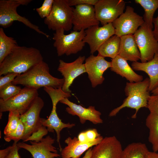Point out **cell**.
I'll list each match as a JSON object with an SVG mask.
<instances>
[{
	"label": "cell",
	"mask_w": 158,
	"mask_h": 158,
	"mask_svg": "<svg viewBox=\"0 0 158 158\" xmlns=\"http://www.w3.org/2000/svg\"><path fill=\"white\" fill-rule=\"evenodd\" d=\"M43 59L37 49L18 45L0 64V76L11 73H24Z\"/></svg>",
	"instance_id": "1"
},
{
	"label": "cell",
	"mask_w": 158,
	"mask_h": 158,
	"mask_svg": "<svg viewBox=\"0 0 158 158\" xmlns=\"http://www.w3.org/2000/svg\"><path fill=\"white\" fill-rule=\"evenodd\" d=\"M64 83L63 78H57L50 74L48 65L44 61L19 75L12 82L14 85H21L37 90L45 87L61 88Z\"/></svg>",
	"instance_id": "2"
},
{
	"label": "cell",
	"mask_w": 158,
	"mask_h": 158,
	"mask_svg": "<svg viewBox=\"0 0 158 158\" xmlns=\"http://www.w3.org/2000/svg\"><path fill=\"white\" fill-rule=\"evenodd\" d=\"M149 85L150 80L148 78L140 82H127L124 89L127 97L120 106L111 111L109 116H115L121 109L128 107L135 110V113L132 118H135L140 109L147 107L148 100L150 96Z\"/></svg>",
	"instance_id": "3"
},
{
	"label": "cell",
	"mask_w": 158,
	"mask_h": 158,
	"mask_svg": "<svg viewBox=\"0 0 158 158\" xmlns=\"http://www.w3.org/2000/svg\"><path fill=\"white\" fill-rule=\"evenodd\" d=\"M31 1V0H0V25L3 28H7L11 26L14 21H17L49 38V36L41 30L38 26L32 23L25 17L19 15L17 12V8L18 6L20 5H27Z\"/></svg>",
	"instance_id": "4"
},
{
	"label": "cell",
	"mask_w": 158,
	"mask_h": 158,
	"mask_svg": "<svg viewBox=\"0 0 158 158\" xmlns=\"http://www.w3.org/2000/svg\"><path fill=\"white\" fill-rule=\"evenodd\" d=\"M64 31L60 29L53 34V45L56 48L58 56L76 54L81 51L85 45L83 41L85 35V30L72 31L68 35L64 34Z\"/></svg>",
	"instance_id": "5"
},
{
	"label": "cell",
	"mask_w": 158,
	"mask_h": 158,
	"mask_svg": "<svg viewBox=\"0 0 158 158\" xmlns=\"http://www.w3.org/2000/svg\"><path fill=\"white\" fill-rule=\"evenodd\" d=\"M73 9L68 5L67 0H54L51 13L44 19V23L50 30L69 31L73 25Z\"/></svg>",
	"instance_id": "6"
},
{
	"label": "cell",
	"mask_w": 158,
	"mask_h": 158,
	"mask_svg": "<svg viewBox=\"0 0 158 158\" xmlns=\"http://www.w3.org/2000/svg\"><path fill=\"white\" fill-rule=\"evenodd\" d=\"M38 95V90L25 87L18 94L8 99H0V118L2 113L6 111H16L23 114Z\"/></svg>",
	"instance_id": "7"
},
{
	"label": "cell",
	"mask_w": 158,
	"mask_h": 158,
	"mask_svg": "<svg viewBox=\"0 0 158 158\" xmlns=\"http://www.w3.org/2000/svg\"><path fill=\"white\" fill-rule=\"evenodd\" d=\"M134 35L140 54L141 62L152 59L158 52V42L154 37L152 29L144 22Z\"/></svg>",
	"instance_id": "8"
},
{
	"label": "cell",
	"mask_w": 158,
	"mask_h": 158,
	"mask_svg": "<svg viewBox=\"0 0 158 158\" xmlns=\"http://www.w3.org/2000/svg\"><path fill=\"white\" fill-rule=\"evenodd\" d=\"M144 22L143 17L135 12L133 8L128 6L125 12L112 23L115 29V35L120 37L134 34Z\"/></svg>",
	"instance_id": "9"
},
{
	"label": "cell",
	"mask_w": 158,
	"mask_h": 158,
	"mask_svg": "<svg viewBox=\"0 0 158 158\" xmlns=\"http://www.w3.org/2000/svg\"><path fill=\"white\" fill-rule=\"evenodd\" d=\"M125 6L123 0H98L94 6L96 18L103 26L112 23L123 13Z\"/></svg>",
	"instance_id": "10"
},
{
	"label": "cell",
	"mask_w": 158,
	"mask_h": 158,
	"mask_svg": "<svg viewBox=\"0 0 158 158\" xmlns=\"http://www.w3.org/2000/svg\"><path fill=\"white\" fill-rule=\"evenodd\" d=\"M44 104L43 99L38 96L26 111L21 115L20 120L25 127V133L21 139L23 142L42 126L40 115Z\"/></svg>",
	"instance_id": "11"
},
{
	"label": "cell",
	"mask_w": 158,
	"mask_h": 158,
	"mask_svg": "<svg viewBox=\"0 0 158 158\" xmlns=\"http://www.w3.org/2000/svg\"><path fill=\"white\" fill-rule=\"evenodd\" d=\"M85 56H79L74 61L67 63L61 59L59 60L57 70L63 76L64 83L61 89L64 92L71 93L69 88L75 79L80 75L86 72L83 62Z\"/></svg>",
	"instance_id": "12"
},
{
	"label": "cell",
	"mask_w": 158,
	"mask_h": 158,
	"mask_svg": "<svg viewBox=\"0 0 158 158\" xmlns=\"http://www.w3.org/2000/svg\"><path fill=\"white\" fill-rule=\"evenodd\" d=\"M85 32L83 41L89 45L92 54L97 51L104 42L115 33L112 23L100 27L99 25L92 26L85 30Z\"/></svg>",
	"instance_id": "13"
},
{
	"label": "cell",
	"mask_w": 158,
	"mask_h": 158,
	"mask_svg": "<svg viewBox=\"0 0 158 158\" xmlns=\"http://www.w3.org/2000/svg\"><path fill=\"white\" fill-rule=\"evenodd\" d=\"M54 142V139L49 135L39 142L30 141V145L23 142H19L17 145L20 149L28 151L33 158H55L58 157L60 155L53 145Z\"/></svg>",
	"instance_id": "14"
},
{
	"label": "cell",
	"mask_w": 158,
	"mask_h": 158,
	"mask_svg": "<svg viewBox=\"0 0 158 158\" xmlns=\"http://www.w3.org/2000/svg\"><path fill=\"white\" fill-rule=\"evenodd\" d=\"M49 96L51 99L52 108L51 113L47 118H41L42 126L47 128L48 132H54L55 131L57 135V141L59 143L61 151L62 150L60 144L61 131L65 128H71L75 125L74 123H64L58 117L56 111V106L59 102L63 98L62 95L56 92H51Z\"/></svg>",
	"instance_id": "15"
},
{
	"label": "cell",
	"mask_w": 158,
	"mask_h": 158,
	"mask_svg": "<svg viewBox=\"0 0 158 158\" xmlns=\"http://www.w3.org/2000/svg\"><path fill=\"white\" fill-rule=\"evenodd\" d=\"M84 64L86 72L93 88L103 83L105 79L104 73L111 66V62L106 61L104 57L93 54L85 59Z\"/></svg>",
	"instance_id": "16"
},
{
	"label": "cell",
	"mask_w": 158,
	"mask_h": 158,
	"mask_svg": "<svg viewBox=\"0 0 158 158\" xmlns=\"http://www.w3.org/2000/svg\"><path fill=\"white\" fill-rule=\"evenodd\" d=\"M99 23L96 18L93 6L83 4L75 6L72 20L73 31L86 30L92 26L99 25Z\"/></svg>",
	"instance_id": "17"
},
{
	"label": "cell",
	"mask_w": 158,
	"mask_h": 158,
	"mask_svg": "<svg viewBox=\"0 0 158 158\" xmlns=\"http://www.w3.org/2000/svg\"><path fill=\"white\" fill-rule=\"evenodd\" d=\"M123 150L115 136L106 137L92 149L90 158H120Z\"/></svg>",
	"instance_id": "18"
},
{
	"label": "cell",
	"mask_w": 158,
	"mask_h": 158,
	"mask_svg": "<svg viewBox=\"0 0 158 158\" xmlns=\"http://www.w3.org/2000/svg\"><path fill=\"white\" fill-rule=\"evenodd\" d=\"M59 102L67 105L68 107L66 109L67 112L72 115L78 116L82 124L87 120L95 124L102 123L103 122L101 118V112L97 110L94 106H90L85 108L70 101L68 98H64Z\"/></svg>",
	"instance_id": "19"
},
{
	"label": "cell",
	"mask_w": 158,
	"mask_h": 158,
	"mask_svg": "<svg viewBox=\"0 0 158 158\" xmlns=\"http://www.w3.org/2000/svg\"><path fill=\"white\" fill-rule=\"evenodd\" d=\"M102 136L97 138L95 140L85 143L80 142L78 138H67L64 141L67 145L61 151L62 158H80L86 151L90 147L100 142L103 139Z\"/></svg>",
	"instance_id": "20"
},
{
	"label": "cell",
	"mask_w": 158,
	"mask_h": 158,
	"mask_svg": "<svg viewBox=\"0 0 158 158\" xmlns=\"http://www.w3.org/2000/svg\"><path fill=\"white\" fill-rule=\"evenodd\" d=\"M131 67L133 70L144 71L148 75L150 92L158 87V52L150 61L145 62H133Z\"/></svg>",
	"instance_id": "21"
},
{
	"label": "cell",
	"mask_w": 158,
	"mask_h": 158,
	"mask_svg": "<svg viewBox=\"0 0 158 158\" xmlns=\"http://www.w3.org/2000/svg\"><path fill=\"white\" fill-rule=\"evenodd\" d=\"M121 42L118 55L127 61L133 62L140 60L141 55L134 34L120 37Z\"/></svg>",
	"instance_id": "22"
},
{
	"label": "cell",
	"mask_w": 158,
	"mask_h": 158,
	"mask_svg": "<svg viewBox=\"0 0 158 158\" xmlns=\"http://www.w3.org/2000/svg\"><path fill=\"white\" fill-rule=\"evenodd\" d=\"M111 62V70L125 78L129 82H137L143 80V76L135 72L127 61L119 55L112 59Z\"/></svg>",
	"instance_id": "23"
},
{
	"label": "cell",
	"mask_w": 158,
	"mask_h": 158,
	"mask_svg": "<svg viewBox=\"0 0 158 158\" xmlns=\"http://www.w3.org/2000/svg\"><path fill=\"white\" fill-rule=\"evenodd\" d=\"M120 42V37L116 35L112 36L99 47L97 50L98 55L104 58H114L118 54Z\"/></svg>",
	"instance_id": "24"
},
{
	"label": "cell",
	"mask_w": 158,
	"mask_h": 158,
	"mask_svg": "<svg viewBox=\"0 0 158 158\" xmlns=\"http://www.w3.org/2000/svg\"><path fill=\"white\" fill-rule=\"evenodd\" d=\"M149 130L148 140L151 144L153 151L158 152V114L150 112L145 122Z\"/></svg>",
	"instance_id": "25"
},
{
	"label": "cell",
	"mask_w": 158,
	"mask_h": 158,
	"mask_svg": "<svg viewBox=\"0 0 158 158\" xmlns=\"http://www.w3.org/2000/svg\"><path fill=\"white\" fill-rule=\"evenodd\" d=\"M148 151L145 144L133 142L123 150L120 158H145Z\"/></svg>",
	"instance_id": "26"
},
{
	"label": "cell",
	"mask_w": 158,
	"mask_h": 158,
	"mask_svg": "<svg viewBox=\"0 0 158 158\" xmlns=\"http://www.w3.org/2000/svg\"><path fill=\"white\" fill-rule=\"evenodd\" d=\"M13 37L7 36L2 28H0V64L5 58L18 46Z\"/></svg>",
	"instance_id": "27"
},
{
	"label": "cell",
	"mask_w": 158,
	"mask_h": 158,
	"mask_svg": "<svg viewBox=\"0 0 158 158\" xmlns=\"http://www.w3.org/2000/svg\"><path fill=\"white\" fill-rule=\"evenodd\" d=\"M135 2L139 4L143 8L144 23L152 29L153 28V16L158 8V0H135Z\"/></svg>",
	"instance_id": "28"
},
{
	"label": "cell",
	"mask_w": 158,
	"mask_h": 158,
	"mask_svg": "<svg viewBox=\"0 0 158 158\" xmlns=\"http://www.w3.org/2000/svg\"><path fill=\"white\" fill-rule=\"evenodd\" d=\"M9 112L8 122L4 131L5 135L12 133L16 130L21 115L17 111H11Z\"/></svg>",
	"instance_id": "29"
},
{
	"label": "cell",
	"mask_w": 158,
	"mask_h": 158,
	"mask_svg": "<svg viewBox=\"0 0 158 158\" xmlns=\"http://www.w3.org/2000/svg\"><path fill=\"white\" fill-rule=\"evenodd\" d=\"M21 89L20 87L10 83L0 88V98L4 100L8 99L18 94Z\"/></svg>",
	"instance_id": "30"
},
{
	"label": "cell",
	"mask_w": 158,
	"mask_h": 158,
	"mask_svg": "<svg viewBox=\"0 0 158 158\" xmlns=\"http://www.w3.org/2000/svg\"><path fill=\"white\" fill-rule=\"evenodd\" d=\"M25 131L24 126L20 120L16 130L12 133L5 135L4 139L7 142L13 140L14 142L17 143L20 140L22 139Z\"/></svg>",
	"instance_id": "31"
},
{
	"label": "cell",
	"mask_w": 158,
	"mask_h": 158,
	"mask_svg": "<svg viewBox=\"0 0 158 158\" xmlns=\"http://www.w3.org/2000/svg\"><path fill=\"white\" fill-rule=\"evenodd\" d=\"M54 0H44L40 7L36 10L40 17L42 18L48 17L51 11Z\"/></svg>",
	"instance_id": "32"
},
{
	"label": "cell",
	"mask_w": 158,
	"mask_h": 158,
	"mask_svg": "<svg viewBox=\"0 0 158 158\" xmlns=\"http://www.w3.org/2000/svg\"><path fill=\"white\" fill-rule=\"evenodd\" d=\"M42 126L37 131L33 133L23 142H25L28 141H35L38 142L40 141L43 138V137L46 135L48 131L47 128Z\"/></svg>",
	"instance_id": "33"
},
{
	"label": "cell",
	"mask_w": 158,
	"mask_h": 158,
	"mask_svg": "<svg viewBox=\"0 0 158 158\" xmlns=\"http://www.w3.org/2000/svg\"><path fill=\"white\" fill-rule=\"evenodd\" d=\"M147 108L150 112L158 114V94L150 95L148 100Z\"/></svg>",
	"instance_id": "34"
},
{
	"label": "cell",
	"mask_w": 158,
	"mask_h": 158,
	"mask_svg": "<svg viewBox=\"0 0 158 158\" xmlns=\"http://www.w3.org/2000/svg\"><path fill=\"white\" fill-rule=\"evenodd\" d=\"M19 75L20 74L15 73H11L7 74L4 76H0V88L4 85L12 83Z\"/></svg>",
	"instance_id": "35"
},
{
	"label": "cell",
	"mask_w": 158,
	"mask_h": 158,
	"mask_svg": "<svg viewBox=\"0 0 158 158\" xmlns=\"http://www.w3.org/2000/svg\"><path fill=\"white\" fill-rule=\"evenodd\" d=\"M98 0H67L68 5L71 7L83 4L95 6Z\"/></svg>",
	"instance_id": "36"
},
{
	"label": "cell",
	"mask_w": 158,
	"mask_h": 158,
	"mask_svg": "<svg viewBox=\"0 0 158 158\" xmlns=\"http://www.w3.org/2000/svg\"><path fill=\"white\" fill-rule=\"evenodd\" d=\"M88 142L95 140L97 138L101 136L96 129H90L85 131Z\"/></svg>",
	"instance_id": "37"
},
{
	"label": "cell",
	"mask_w": 158,
	"mask_h": 158,
	"mask_svg": "<svg viewBox=\"0 0 158 158\" xmlns=\"http://www.w3.org/2000/svg\"><path fill=\"white\" fill-rule=\"evenodd\" d=\"M17 143L14 142L9 153L5 158H21L18 153L20 149L17 146Z\"/></svg>",
	"instance_id": "38"
},
{
	"label": "cell",
	"mask_w": 158,
	"mask_h": 158,
	"mask_svg": "<svg viewBox=\"0 0 158 158\" xmlns=\"http://www.w3.org/2000/svg\"><path fill=\"white\" fill-rule=\"evenodd\" d=\"M153 23L154 25V29L153 30V33L154 37L158 42V15L153 20Z\"/></svg>",
	"instance_id": "39"
},
{
	"label": "cell",
	"mask_w": 158,
	"mask_h": 158,
	"mask_svg": "<svg viewBox=\"0 0 158 158\" xmlns=\"http://www.w3.org/2000/svg\"><path fill=\"white\" fill-rule=\"evenodd\" d=\"M12 147V145L0 150V158H5L8 155Z\"/></svg>",
	"instance_id": "40"
},
{
	"label": "cell",
	"mask_w": 158,
	"mask_h": 158,
	"mask_svg": "<svg viewBox=\"0 0 158 158\" xmlns=\"http://www.w3.org/2000/svg\"><path fill=\"white\" fill-rule=\"evenodd\" d=\"M78 138V140L80 142L83 143L88 142L86 138L85 131L82 132L79 134Z\"/></svg>",
	"instance_id": "41"
},
{
	"label": "cell",
	"mask_w": 158,
	"mask_h": 158,
	"mask_svg": "<svg viewBox=\"0 0 158 158\" xmlns=\"http://www.w3.org/2000/svg\"><path fill=\"white\" fill-rule=\"evenodd\" d=\"M145 158H158V152L149 151L146 154Z\"/></svg>",
	"instance_id": "42"
},
{
	"label": "cell",
	"mask_w": 158,
	"mask_h": 158,
	"mask_svg": "<svg viewBox=\"0 0 158 158\" xmlns=\"http://www.w3.org/2000/svg\"><path fill=\"white\" fill-rule=\"evenodd\" d=\"M92 153V148H89L86 152L84 156L82 158H90Z\"/></svg>",
	"instance_id": "43"
},
{
	"label": "cell",
	"mask_w": 158,
	"mask_h": 158,
	"mask_svg": "<svg viewBox=\"0 0 158 158\" xmlns=\"http://www.w3.org/2000/svg\"><path fill=\"white\" fill-rule=\"evenodd\" d=\"M153 95H155L158 94V87L151 92Z\"/></svg>",
	"instance_id": "44"
}]
</instances>
